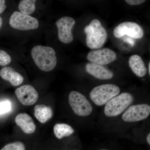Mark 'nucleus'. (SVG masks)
Returning <instances> with one entry per match:
<instances>
[{
  "instance_id": "nucleus-1",
  "label": "nucleus",
  "mask_w": 150,
  "mask_h": 150,
  "mask_svg": "<svg viewBox=\"0 0 150 150\" xmlns=\"http://www.w3.org/2000/svg\"><path fill=\"white\" fill-rule=\"evenodd\" d=\"M31 54L35 64L43 71H50L56 67L57 57L54 48L38 45L32 48Z\"/></svg>"
},
{
  "instance_id": "nucleus-2",
  "label": "nucleus",
  "mask_w": 150,
  "mask_h": 150,
  "mask_svg": "<svg viewBox=\"0 0 150 150\" xmlns=\"http://www.w3.org/2000/svg\"><path fill=\"white\" fill-rule=\"evenodd\" d=\"M86 35V43L91 49L101 48L105 43L107 38L106 30L102 26L98 20L95 19L84 28Z\"/></svg>"
},
{
  "instance_id": "nucleus-3",
  "label": "nucleus",
  "mask_w": 150,
  "mask_h": 150,
  "mask_svg": "<svg viewBox=\"0 0 150 150\" xmlns=\"http://www.w3.org/2000/svg\"><path fill=\"white\" fill-rule=\"evenodd\" d=\"M120 92L118 86L112 84L101 85L92 90L90 94L91 100L96 105L101 106L117 96Z\"/></svg>"
},
{
  "instance_id": "nucleus-4",
  "label": "nucleus",
  "mask_w": 150,
  "mask_h": 150,
  "mask_svg": "<svg viewBox=\"0 0 150 150\" xmlns=\"http://www.w3.org/2000/svg\"><path fill=\"white\" fill-rule=\"evenodd\" d=\"M134 97L129 93H123L110 100L105 105L104 113L108 117H115L120 115L129 107Z\"/></svg>"
},
{
  "instance_id": "nucleus-5",
  "label": "nucleus",
  "mask_w": 150,
  "mask_h": 150,
  "mask_svg": "<svg viewBox=\"0 0 150 150\" xmlns=\"http://www.w3.org/2000/svg\"><path fill=\"white\" fill-rule=\"evenodd\" d=\"M69 101L73 111L79 116H88L92 111L91 104L83 95L79 92H71L69 95Z\"/></svg>"
},
{
  "instance_id": "nucleus-6",
  "label": "nucleus",
  "mask_w": 150,
  "mask_h": 150,
  "mask_svg": "<svg viewBox=\"0 0 150 150\" xmlns=\"http://www.w3.org/2000/svg\"><path fill=\"white\" fill-rule=\"evenodd\" d=\"M9 24L14 29L20 30L36 29L39 26L37 19L18 11L14 12L11 16Z\"/></svg>"
},
{
  "instance_id": "nucleus-7",
  "label": "nucleus",
  "mask_w": 150,
  "mask_h": 150,
  "mask_svg": "<svg viewBox=\"0 0 150 150\" xmlns=\"http://www.w3.org/2000/svg\"><path fill=\"white\" fill-rule=\"evenodd\" d=\"M113 34L117 38H121L127 35L132 38L139 39L143 37L144 31L139 25L136 23L124 22L118 25L114 28Z\"/></svg>"
},
{
  "instance_id": "nucleus-8",
  "label": "nucleus",
  "mask_w": 150,
  "mask_h": 150,
  "mask_svg": "<svg viewBox=\"0 0 150 150\" xmlns=\"http://www.w3.org/2000/svg\"><path fill=\"white\" fill-rule=\"evenodd\" d=\"M76 21L73 18L65 16L61 18L56 22V25L58 30V38L62 43L68 44L72 42L74 35L72 32Z\"/></svg>"
},
{
  "instance_id": "nucleus-9",
  "label": "nucleus",
  "mask_w": 150,
  "mask_h": 150,
  "mask_svg": "<svg viewBox=\"0 0 150 150\" xmlns=\"http://www.w3.org/2000/svg\"><path fill=\"white\" fill-rule=\"evenodd\" d=\"M150 114V106L146 104L131 105L122 115V119L127 122H137L147 118Z\"/></svg>"
},
{
  "instance_id": "nucleus-10",
  "label": "nucleus",
  "mask_w": 150,
  "mask_h": 150,
  "mask_svg": "<svg viewBox=\"0 0 150 150\" xmlns=\"http://www.w3.org/2000/svg\"><path fill=\"white\" fill-rule=\"evenodd\" d=\"M91 63L100 65L108 64L115 61L117 58L115 52L108 48L91 51L87 56Z\"/></svg>"
},
{
  "instance_id": "nucleus-11",
  "label": "nucleus",
  "mask_w": 150,
  "mask_h": 150,
  "mask_svg": "<svg viewBox=\"0 0 150 150\" xmlns=\"http://www.w3.org/2000/svg\"><path fill=\"white\" fill-rule=\"evenodd\" d=\"M15 94L21 103L26 106L34 104L38 98V92L30 85H25L17 88Z\"/></svg>"
},
{
  "instance_id": "nucleus-12",
  "label": "nucleus",
  "mask_w": 150,
  "mask_h": 150,
  "mask_svg": "<svg viewBox=\"0 0 150 150\" xmlns=\"http://www.w3.org/2000/svg\"><path fill=\"white\" fill-rule=\"evenodd\" d=\"M87 73L97 79L101 80H108L112 79L113 74L102 65L93 63H88L86 65Z\"/></svg>"
},
{
  "instance_id": "nucleus-13",
  "label": "nucleus",
  "mask_w": 150,
  "mask_h": 150,
  "mask_svg": "<svg viewBox=\"0 0 150 150\" xmlns=\"http://www.w3.org/2000/svg\"><path fill=\"white\" fill-rule=\"evenodd\" d=\"M15 122L24 133L32 134L36 129V126L32 117L26 113H20L16 115Z\"/></svg>"
},
{
  "instance_id": "nucleus-14",
  "label": "nucleus",
  "mask_w": 150,
  "mask_h": 150,
  "mask_svg": "<svg viewBox=\"0 0 150 150\" xmlns=\"http://www.w3.org/2000/svg\"><path fill=\"white\" fill-rule=\"evenodd\" d=\"M0 76L3 79L8 81L13 86H19L23 81L22 76L10 67L3 68L0 71Z\"/></svg>"
},
{
  "instance_id": "nucleus-15",
  "label": "nucleus",
  "mask_w": 150,
  "mask_h": 150,
  "mask_svg": "<svg viewBox=\"0 0 150 150\" xmlns=\"http://www.w3.org/2000/svg\"><path fill=\"white\" fill-rule=\"evenodd\" d=\"M129 67L132 71L139 77H143L147 72L144 63L141 56L138 55L131 56L129 60Z\"/></svg>"
},
{
  "instance_id": "nucleus-16",
  "label": "nucleus",
  "mask_w": 150,
  "mask_h": 150,
  "mask_svg": "<svg viewBox=\"0 0 150 150\" xmlns=\"http://www.w3.org/2000/svg\"><path fill=\"white\" fill-rule=\"evenodd\" d=\"M53 110L50 106L45 105H37L34 108V115L40 123H44L51 119Z\"/></svg>"
},
{
  "instance_id": "nucleus-17",
  "label": "nucleus",
  "mask_w": 150,
  "mask_h": 150,
  "mask_svg": "<svg viewBox=\"0 0 150 150\" xmlns=\"http://www.w3.org/2000/svg\"><path fill=\"white\" fill-rule=\"evenodd\" d=\"M54 134L59 139L71 136L74 132L71 126L66 123H57L54 126Z\"/></svg>"
},
{
  "instance_id": "nucleus-18",
  "label": "nucleus",
  "mask_w": 150,
  "mask_h": 150,
  "mask_svg": "<svg viewBox=\"0 0 150 150\" xmlns=\"http://www.w3.org/2000/svg\"><path fill=\"white\" fill-rule=\"evenodd\" d=\"M35 0L21 1L19 4V10L21 13L29 16L35 11Z\"/></svg>"
},
{
  "instance_id": "nucleus-19",
  "label": "nucleus",
  "mask_w": 150,
  "mask_h": 150,
  "mask_svg": "<svg viewBox=\"0 0 150 150\" xmlns=\"http://www.w3.org/2000/svg\"><path fill=\"white\" fill-rule=\"evenodd\" d=\"M1 150H25V146L22 142H17L7 144Z\"/></svg>"
},
{
  "instance_id": "nucleus-20",
  "label": "nucleus",
  "mask_w": 150,
  "mask_h": 150,
  "mask_svg": "<svg viewBox=\"0 0 150 150\" xmlns=\"http://www.w3.org/2000/svg\"><path fill=\"white\" fill-rule=\"evenodd\" d=\"M12 108L11 102L9 100L0 102V115H4L10 112Z\"/></svg>"
},
{
  "instance_id": "nucleus-21",
  "label": "nucleus",
  "mask_w": 150,
  "mask_h": 150,
  "mask_svg": "<svg viewBox=\"0 0 150 150\" xmlns=\"http://www.w3.org/2000/svg\"><path fill=\"white\" fill-rule=\"evenodd\" d=\"M11 61V58L5 51L0 50V66L4 67L8 65Z\"/></svg>"
},
{
  "instance_id": "nucleus-22",
  "label": "nucleus",
  "mask_w": 150,
  "mask_h": 150,
  "mask_svg": "<svg viewBox=\"0 0 150 150\" xmlns=\"http://www.w3.org/2000/svg\"><path fill=\"white\" fill-rule=\"evenodd\" d=\"M127 4L131 6L139 5L144 3V0H126Z\"/></svg>"
},
{
  "instance_id": "nucleus-23",
  "label": "nucleus",
  "mask_w": 150,
  "mask_h": 150,
  "mask_svg": "<svg viewBox=\"0 0 150 150\" xmlns=\"http://www.w3.org/2000/svg\"><path fill=\"white\" fill-rule=\"evenodd\" d=\"M124 42L128 43L129 45H131V46H134L135 45V43L134 39L130 37H126L123 39Z\"/></svg>"
},
{
  "instance_id": "nucleus-24",
  "label": "nucleus",
  "mask_w": 150,
  "mask_h": 150,
  "mask_svg": "<svg viewBox=\"0 0 150 150\" xmlns=\"http://www.w3.org/2000/svg\"><path fill=\"white\" fill-rule=\"evenodd\" d=\"M5 2L6 1L4 0H0V14L4 12L6 8Z\"/></svg>"
},
{
  "instance_id": "nucleus-25",
  "label": "nucleus",
  "mask_w": 150,
  "mask_h": 150,
  "mask_svg": "<svg viewBox=\"0 0 150 150\" xmlns=\"http://www.w3.org/2000/svg\"><path fill=\"white\" fill-rule=\"evenodd\" d=\"M147 142L148 144H149V145H150V134H148L147 137Z\"/></svg>"
},
{
  "instance_id": "nucleus-26",
  "label": "nucleus",
  "mask_w": 150,
  "mask_h": 150,
  "mask_svg": "<svg viewBox=\"0 0 150 150\" xmlns=\"http://www.w3.org/2000/svg\"><path fill=\"white\" fill-rule=\"evenodd\" d=\"M3 24V20L0 17V29H1V28Z\"/></svg>"
},
{
  "instance_id": "nucleus-27",
  "label": "nucleus",
  "mask_w": 150,
  "mask_h": 150,
  "mask_svg": "<svg viewBox=\"0 0 150 150\" xmlns=\"http://www.w3.org/2000/svg\"><path fill=\"white\" fill-rule=\"evenodd\" d=\"M150 62L149 64V67H148V70H149V73L150 74Z\"/></svg>"
},
{
  "instance_id": "nucleus-28",
  "label": "nucleus",
  "mask_w": 150,
  "mask_h": 150,
  "mask_svg": "<svg viewBox=\"0 0 150 150\" xmlns=\"http://www.w3.org/2000/svg\"><path fill=\"white\" fill-rule=\"evenodd\" d=\"M107 150L102 149V150Z\"/></svg>"
}]
</instances>
